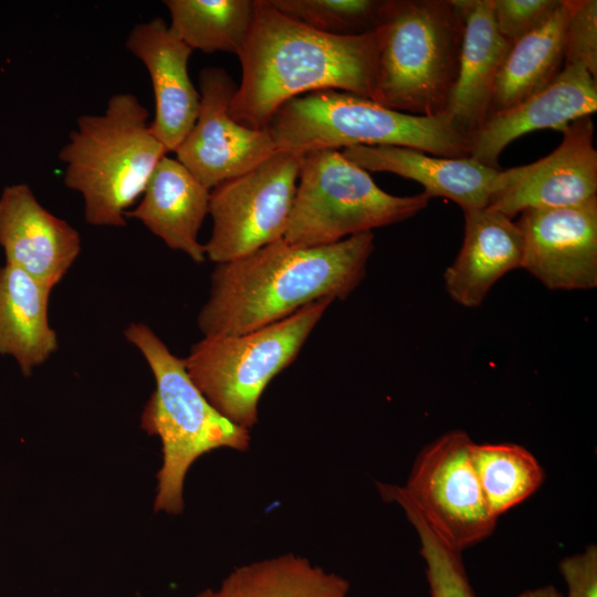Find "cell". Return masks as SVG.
<instances>
[{
    "label": "cell",
    "instance_id": "obj_1",
    "mask_svg": "<svg viewBox=\"0 0 597 597\" xmlns=\"http://www.w3.org/2000/svg\"><path fill=\"white\" fill-rule=\"evenodd\" d=\"M373 232L301 248L283 239L219 263L197 323L203 336L237 335L279 322L322 300L346 298L362 282Z\"/></svg>",
    "mask_w": 597,
    "mask_h": 597
},
{
    "label": "cell",
    "instance_id": "obj_2",
    "mask_svg": "<svg viewBox=\"0 0 597 597\" xmlns=\"http://www.w3.org/2000/svg\"><path fill=\"white\" fill-rule=\"evenodd\" d=\"M237 55L242 75L229 113L250 128H265L281 105L315 91L336 90L374 100V31L326 34L283 14L270 0H254L251 25Z\"/></svg>",
    "mask_w": 597,
    "mask_h": 597
},
{
    "label": "cell",
    "instance_id": "obj_3",
    "mask_svg": "<svg viewBox=\"0 0 597 597\" xmlns=\"http://www.w3.org/2000/svg\"><path fill=\"white\" fill-rule=\"evenodd\" d=\"M374 34L373 101L411 115L444 114L463 35L458 0H384Z\"/></svg>",
    "mask_w": 597,
    "mask_h": 597
},
{
    "label": "cell",
    "instance_id": "obj_4",
    "mask_svg": "<svg viewBox=\"0 0 597 597\" xmlns=\"http://www.w3.org/2000/svg\"><path fill=\"white\" fill-rule=\"evenodd\" d=\"M59 153L64 184L84 202L85 221L125 227L127 209L142 197L168 154L150 129L149 113L132 93L114 94L101 115H83Z\"/></svg>",
    "mask_w": 597,
    "mask_h": 597
},
{
    "label": "cell",
    "instance_id": "obj_5",
    "mask_svg": "<svg viewBox=\"0 0 597 597\" xmlns=\"http://www.w3.org/2000/svg\"><path fill=\"white\" fill-rule=\"evenodd\" d=\"M124 335L143 355L155 379L140 418L144 431L161 442L154 510L177 515L184 511L185 479L193 462L220 448L247 451L250 430L231 422L209 402L189 376L184 358L172 354L148 325L130 323Z\"/></svg>",
    "mask_w": 597,
    "mask_h": 597
},
{
    "label": "cell",
    "instance_id": "obj_6",
    "mask_svg": "<svg viewBox=\"0 0 597 597\" xmlns=\"http://www.w3.org/2000/svg\"><path fill=\"white\" fill-rule=\"evenodd\" d=\"M266 128L276 150L297 156L354 146H399L451 158L470 157L471 150V136L447 113L411 115L336 90L285 102Z\"/></svg>",
    "mask_w": 597,
    "mask_h": 597
},
{
    "label": "cell",
    "instance_id": "obj_7",
    "mask_svg": "<svg viewBox=\"0 0 597 597\" xmlns=\"http://www.w3.org/2000/svg\"><path fill=\"white\" fill-rule=\"evenodd\" d=\"M332 300L306 305L266 326L237 335L203 336L184 358L209 402L227 419L250 430L270 381L298 355Z\"/></svg>",
    "mask_w": 597,
    "mask_h": 597
},
{
    "label": "cell",
    "instance_id": "obj_8",
    "mask_svg": "<svg viewBox=\"0 0 597 597\" xmlns=\"http://www.w3.org/2000/svg\"><path fill=\"white\" fill-rule=\"evenodd\" d=\"M422 192L394 196L343 151L321 149L300 156L295 197L283 240L295 247L327 245L375 228L407 220L429 202Z\"/></svg>",
    "mask_w": 597,
    "mask_h": 597
},
{
    "label": "cell",
    "instance_id": "obj_9",
    "mask_svg": "<svg viewBox=\"0 0 597 597\" xmlns=\"http://www.w3.org/2000/svg\"><path fill=\"white\" fill-rule=\"evenodd\" d=\"M298 171L300 156L276 150L249 171L213 187L206 258L224 263L283 239Z\"/></svg>",
    "mask_w": 597,
    "mask_h": 597
},
{
    "label": "cell",
    "instance_id": "obj_10",
    "mask_svg": "<svg viewBox=\"0 0 597 597\" xmlns=\"http://www.w3.org/2000/svg\"><path fill=\"white\" fill-rule=\"evenodd\" d=\"M462 430L443 433L417 455L406 485H397L429 526L462 552L488 538L498 517L489 510Z\"/></svg>",
    "mask_w": 597,
    "mask_h": 597
},
{
    "label": "cell",
    "instance_id": "obj_11",
    "mask_svg": "<svg viewBox=\"0 0 597 597\" xmlns=\"http://www.w3.org/2000/svg\"><path fill=\"white\" fill-rule=\"evenodd\" d=\"M235 90L234 81L223 69H202L197 119L174 151L176 159L210 190L249 171L276 151L266 127L250 128L230 116Z\"/></svg>",
    "mask_w": 597,
    "mask_h": 597
},
{
    "label": "cell",
    "instance_id": "obj_12",
    "mask_svg": "<svg viewBox=\"0 0 597 597\" xmlns=\"http://www.w3.org/2000/svg\"><path fill=\"white\" fill-rule=\"evenodd\" d=\"M520 214L522 269L549 290L597 286V197Z\"/></svg>",
    "mask_w": 597,
    "mask_h": 597
},
{
    "label": "cell",
    "instance_id": "obj_13",
    "mask_svg": "<svg viewBox=\"0 0 597 597\" xmlns=\"http://www.w3.org/2000/svg\"><path fill=\"white\" fill-rule=\"evenodd\" d=\"M562 143L537 161L503 170L488 208L513 219L528 209L574 206L597 197V150L591 116L562 130Z\"/></svg>",
    "mask_w": 597,
    "mask_h": 597
},
{
    "label": "cell",
    "instance_id": "obj_14",
    "mask_svg": "<svg viewBox=\"0 0 597 597\" xmlns=\"http://www.w3.org/2000/svg\"><path fill=\"white\" fill-rule=\"evenodd\" d=\"M0 247L6 264L53 290L76 261L81 238L39 202L28 184L19 182L0 195Z\"/></svg>",
    "mask_w": 597,
    "mask_h": 597
},
{
    "label": "cell",
    "instance_id": "obj_15",
    "mask_svg": "<svg viewBox=\"0 0 597 597\" xmlns=\"http://www.w3.org/2000/svg\"><path fill=\"white\" fill-rule=\"evenodd\" d=\"M597 109V82L584 66L564 65L544 88L503 111L490 114L471 136L470 157L500 169L503 149L524 134L540 129L562 132Z\"/></svg>",
    "mask_w": 597,
    "mask_h": 597
},
{
    "label": "cell",
    "instance_id": "obj_16",
    "mask_svg": "<svg viewBox=\"0 0 597 597\" xmlns=\"http://www.w3.org/2000/svg\"><path fill=\"white\" fill-rule=\"evenodd\" d=\"M126 48L150 76L155 97L150 129L168 153L175 151L199 111L200 95L188 74L192 50L160 18L137 23L128 33Z\"/></svg>",
    "mask_w": 597,
    "mask_h": 597
},
{
    "label": "cell",
    "instance_id": "obj_17",
    "mask_svg": "<svg viewBox=\"0 0 597 597\" xmlns=\"http://www.w3.org/2000/svg\"><path fill=\"white\" fill-rule=\"evenodd\" d=\"M342 151L368 172L412 179L423 186L430 198H448L463 212L486 208L503 179V170L471 157H442L399 146H354Z\"/></svg>",
    "mask_w": 597,
    "mask_h": 597
},
{
    "label": "cell",
    "instance_id": "obj_18",
    "mask_svg": "<svg viewBox=\"0 0 597 597\" xmlns=\"http://www.w3.org/2000/svg\"><path fill=\"white\" fill-rule=\"evenodd\" d=\"M463 35L455 84L446 113L472 136L490 112L494 84L512 42L498 30L491 0H458Z\"/></svg>",
    "mask_w": 597,
    "mask_h": 597
},
{
    "label": "cell",
    "instance_id": "obj_19",
    "mask_svg": "<svg viewBox=\"0 0 597 597\" xmlns=\"http://www.w3.org/2000/svg\"><path fill=\"white\" fill-rule=\"evenodd\" d=\"M209 196L210 189L166 155L153 171L140 201L125 217L139 220L168 248L203 263L206 252L198 234L209 214Z\"/></svg>",
    "mask_w": 597,
    "mask_h": 597
},
{
    "label": "cell",
    "instance_id": "obj_20",
    "mask_svg": "<svg viewBox=\"0 0 597 597\" xmlns=\"http://www.w3.org/2000/svg\"><path fill=\"white\" fill-rule=\"evenodd\" d=\"M464 218L462 247L443 279L453 301L476 307L503 275L521 268L522 235L513 219L488 207Z\"/></svg>",
    "mask_w": 597,
    "mask_h": 597
},
{
    "label": "cell",
    "instance_id": "obj_21",
    "mask_svg": "<svg viewBox=\"0 0 597 597\" xmlns=\"http://www.w3.org/2000/svg\"><path fill=\"white\" fill-rule=\"evenodd\" d=\"M52 289L9 264L0 268V354L12 357L24 376L57 349L49 321Z\"/></svg>",
    "mask_w": 597,
    "mask_h": 597
},
{
    "label": "cell",
    "instance_id": "obj_22",
    "mask_svg": "<svg viewBox=\"0 0 597 597\" xmlns=\"http://www.w3.org/2000/svg\"><path fill=\"white\" fill-rule=\"evenodd\" d=\"M574 1L562 0L542 25L512 42L495 80L489 115L535 94L561 73L564 33Z\"/></svg>",
    "mask_w": 597,
    "mask_h": 597
},
{
    "label": "cell",
    "instance_id": "obj_23",
    "mask_svg": "<svg viewBox=\"0 0 597 597\" xmlns=\"http://www.w3.org/2000/svg\"><path fill=\"white\" fill-rule=\"evenodd\" d=\"M341 575L287 553L235 567L217 588L195 597H348Z\"/></svg>",
    "mask_w": 597,
    "mask_h": 597
},
{
    "label": "cell",
    "instance_id": "obj_24",
    "mask_svg": "<svg viewBox=\"0 0 597 597\" xmlns=\"http://www.w3.org/2000/svg\"><path fill=\"white\" fill-rule=\"evenodd\" d=\"M170 29L192 51L238 54L249 32L254 0H166Z\"/></svg>",
    "mask_w": 597,
    "mask_h": 597
},
{
    "label": "cell",
    "instance_id": "obj_25",
    "mask_svg": "<svg viewBox=\"0 0 597 597\" xmlns=\"http://www.w3.org/2000/svg\"><path fill=\"white\" fill-rule=\"evenodd\" d=\"M471 455L488 507L498 519L534 494L544 481L540 462L520 444L473 442Z\"/></svg>",
    "mask_w": 597,
    "mask_h": 597
},
{
    "label": "cell",
    "instance_id": "obj_26",
    "mask_svg": "<svg viewBox=\"0 0 597 597\" xmlns=\"http://www.w3.org/2000/svg\"><path fill=\"white\" fill-rule=\"evenodd\" d=\"M377 488L386 502L397 503L402 509L418 534L431 597H475L462 552L451 547L429 526L397 485L378 483Z\"/></svg>",
    "mask_w": 597,
    "mask_h": 597
},
{
    "label": "cell",
    "instance_id": "obj_27",
    "mask_svg": "<svg viewBox=\"0 0 597 597\" xmlns=\"http://www.w3.org/2000/svg\"><path fill=\"white\" fill-rule=\"evenodd\" d=\"M384 0H270L283 14L320 32L352 36L374 31Z\"/></svg>",
    "mask_w": 597,
    "mask_h": 597
},
{
    "label": "cell",
    "instance_id": "obj_28",
    "mask_svg": "<svg viewBox=\"0 0 597 597\" xmlns=\"http://www.w3.org/2000/svg\"><path fill=\"white\" fill-rule=\"evenodd\" d=\"M584 66L597 76V1L575 0L564 33V65Z\"/></svg>",
    "mask_w": 597,
    "mask_h": 597
},
{
    "label": "cell",
    "instance_id": "obj_29",
    "mask_svg": "<svg viewBox=\"0 0 597 597\" xmlns=\"http://www.w3.org/2000/svg\"><path fill=\"white\" fill-rule=\"evenodd\" d=\"M562 0H491L499 32L514 42L542 25Z\"/></svg>",
    "mask_w": 597,
    "mask_h": 597
},
{
    "label": "cell",
    "instance_id": "obj_30",
    "mask_svg": "<svg viewBox=\"0 0 597 597\" xmlns=\"http://www.w3.org/2000/svg\"><path fill=\"white\" fill-rule=\"evenodd\" d=\"M558 568L567 586L566 597H597V547L564 557Z\"/></svg>",
    "mask_w": 597,
    "mask_h": 597
},
{
    "label": "cell",
    "instance_id": "obj_31",
    "mask_svg": "<svg viewBox=\"0 0 597 597\" xmlns=\"http://www.w3.org/2000/svg\"><path fill=\"white\" fill-rule=\"evenodd\" d=\"M516 597H564L553 585H545L534 589H527Z\"/></svg>",
    "mask_w": 597,
    "mask_h": 597
}]
</instances>
